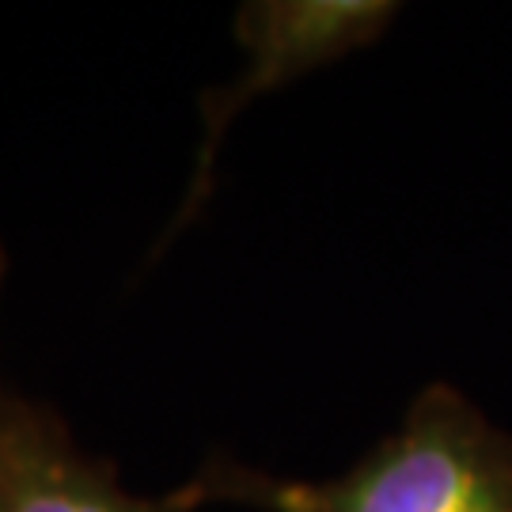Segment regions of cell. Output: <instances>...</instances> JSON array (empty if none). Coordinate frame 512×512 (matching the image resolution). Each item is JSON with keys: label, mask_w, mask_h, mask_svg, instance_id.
I'll list each match as a JSON object with an SVG mask.
<instances>
[{"label": "cell", "mask_w": 512, "mask_h": 512, "mask_svg": "<svg viewBox=\"0 0 512 512\" xmlns=\"http://www.w3.org/2000/svg\"><path fill=\"white\" fill-rule=\"evenodd\" d=\"M194 486L205 501L270 512H512V437L437 384L421 391L399 433L334 482L213 467Z\"/></svg>", "instance_id": "cell-1"}, {"label": "cell", "mask_w": 512, "mask_h": 512, "mask_svg": "<svg viewBox=\"0 0 512 512\" xmlns=\"http://www.w3.org/2000/svg\"><path fill=\"white\" fill-rule=\"evenodd\" d=\"M395 12L399 8L387 0H258V4H243L236 16V38L247 50V69L228 88H217L205 99V126L202 148L194 160V183L167 228V239H175L198 217V209L213 190V164L224 145V133L258 95L277 92L296 76H308L311 69L368 46L372 38H380Z\"/></svg>", "instance_id": "cell-2"}, {"label": "cell", "mask_w": 512, "mask_h": 512, "mask_svg": "<svg viewBox=\"0 0 512 512\" xmlns=\"http://www.w3.org/2000/svg\"><path fill=\"white\" fill-rule=\"evenodd\" d=\"M190 482L167 497L129 494L107 463L84 456L69 429L19 399H0V512H194Z\"/></svg>", "instance_id": "cell-3"}, {"label": "cell", "mask_w": 512, "mask_h": 512, "mask_svg": "<svg viewBox=\"0 0 512 512\" xmlns=\"http://www.w3.org/2000/svg\"><path fill=\"white\" fill-rule=\"evenodd\" d=\"M0 277H4V251H0Z\"/></svg>", "instance_id": "cell-4"}]
</instances>
